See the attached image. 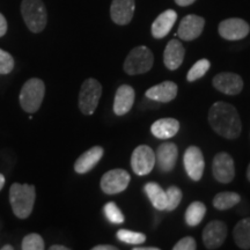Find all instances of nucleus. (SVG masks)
<instances>
[{"label": "nucleus", "mask_w": 250, "mask_h": 250, "mask_svg": "<svg viewBox=\"0 0 250 250\" xmlns=\"http://www.w3.org/2000/svg\"><path fill=\"white\" fill-rule=\"evenodd\" d=\"M211 127L226 139H236L241 134L242 123L236 108L226 102H215L208 111Z\"/></svg>", "instance_id": "1"}, {"label": "nucleus", "mask_w": 250, "mask_h": 250, "mask_svg": "<svg viewBox=\"0 0 250 250\" xmlns=\"http://www.w3.org/2000/svg\"><path fill=\"white\" fill-rule=\"evenodd\" d=\"M36 189L31 184L13 183L9 188V204L17 218L26 219L33 212Z\"/></svg>", "instance_id": "2"}, {"label": "nucleus", "mask_w": 250, "mask_h": 250, "mask_svg": "<svg viewBox=\"0 0 250 250\" xmlns=\"http://www.w3.org/2000/svg\"><path fill=\"white\" fill-rule=\"evenodd\" d=\"M21 14L31 33H42L48 23V12L42 0H22Z\"/></svg>", "instance_id": "3"}, {"label": "nucleus", "mask_w": 250, "mask_h": 250, "mask_svg": "<svg viewBox=\"0 0 250 250\" xmlns=\"http://www.w3.org/2000/svg\"><path fill=\"white\" fill-rule=\"evenodd\" d=\"M45 95V85L39 78H31L24 83L19 95L21 108L28 114H34L42 105Z\"/></svg>", "instance_id": "4"}, {"label": "nucleus", "mask_w": 250, "mask_h": 250, "mask_svg": "<svg viewBox=\"0 0 250 250\" xmlns=\"http://www.w3.org/2000/svg\"><path fill=\"white\" fill-rule=\"evenodd\" d=\"M153 62H154V57L147 46H136L131 50L125 59L124 71L129 76L146 73L152 68Z\"/></svg>", "instance_id": "5"}, {"label": "nucleus", "mask_w": 250, "mask_h": 250, "mask_svg": "<svg viewBox=\"0 0 250 250\" xmlns=\"http://www.w3.org/2000/svg\"><path fill=\"white\" fill-rule=\"evenodd\" d=\"M102 95V86L98 80L89 78L83 81L79 93V109L86 116L93 115Z\"/></svg>", "instance_id": "6"}, {"label": "nucleus", "mask_w": 250, "mask_h": 250, "mask_svg": "<svg viewBox=\"0 0 250 250\" xmlns=\"http://www.w3.org/2000/svg\"><path fill=\"white\" fill-rule=\"evenodd\" d=\"M130 180V174L126 170L112 169L103 175L100 186H101L102 191L107 195H116L126 189Z\"/></svg>", "instance_id": "7"}, {"label": "nucleus", "mask_w": 250, "mask_h": 250, "mask_svg": "<svg viewBox=\"0 0 250 250\" xmlns=\"http://www.w3.org/2000/svg\"><path fill=\"white\" fill-rule=\"evenodd\" d=\"M155 166V153L147 145H140L131 156V167L134 174L144 176L151 173Z\"/></svg>", "instance_id": "8"}, {"label": "nucleus", "mask_w": 250, "mask_h": 250, "mask_svg": "<svg viewBox=\"0 0 250 250\" xmlns=\"http://www.w3.org/2000/svg\"><path fill=\"white\" fill-rule=\"evenodd\" d=\"M212 173L218 182L224 184L232 182L235 177V166L232 156L225 152L218 153L212 164Z\"/></svg>", "instance_id": "9"}, {"label": "nucleus", "mask_w": 250, "mask_h": 250, "mask_svg": "<svg viewBox=\"0 0 250 250\" xmlns=\"http://www.w3.org/2000/svg\"><path fill=\"white\" fill-rule=\"evenodd\" d=\"M219 35L227 41H239L248 36L250 26L242 19L232 18L221 21L218 27Z\"/></svg>", "instance_id": "10"}, {"label": "nucleus", "mask_w": 250, "mask_h": 250, "mask_svg": "<svg viewBox=\"0 0 250 250\" xmlns=\"http://www.w3.org/2000/svg\"><path fill=\"white\" fill-rule=\"evenodd\" d=\"M183 164L190 179L196 181V182L202 179L203 174H204L205 162L201 148H198L197 146L188 147L186 153H184Z\"/></svg>", "instance_id": "11"}, {"label": "nucleus", "mask_w": 250, "mask_h": 250, "mask_svg": "<svg viewBox=\"0 0 250 250\" xmlns=\"http://www.w3.org/2000/svg\"><path fill=\"white\" fill-rule=\"evenodd\" d=\"M227 236V226L223 221L214 220L206 225L203 230V243L206 249H218L223 246Z\"/></svg>", "instance_id": "12"}, {"label": "nucleus", "mask_w": 250, "mask_h": 250, "mask_svg": "<svg viewBox=\"0 0 250 250\" xmlns=\"http://www.w3.org/2000/svg\"><path fill=\"white\" fill-rule=\"evenodd\" d=\"M205 19L196 14H189L181 21L177 35L183 41H193L201 36L204 30Z\"/></svg>", "instance_id": "13"}, {"label": "nucleus", "mask_w": 250, "mask_h": 250, "mask_svg": "<svg viewBox=\"0 0 250 250\" xmlns=\"http://www.w3.org/2000/svg\"><path fill=\"white\" fill-rule=\"evenodd\" d=\"M214 88L219 92L227 94V95H237L242 92L243 89V80L242 78L236 73H230V72H224L219 73L213 78Z\"/></svg>", "instance_id": "14"}, {"label": "nucleus", "mask_w": 250, "mask_h": 250, "mask_svg": "<svg viewBox=\"0 0 250 250\" xmlns=\"http://www.w3.org/2000/svg\"><path fill=\"white\" fill-rule=\"evenodd\" d=\"M179 156V149L174 143H164L159 146L155 153V164L159 169L169 173L175 168Z\"/></svg>", "instance_id": "15"}, {"label": "nucleus", "mask_w": 250, "mask_h": 250, "mask_svg": "<svg viewBox=\"0 0 250 250\" xmlns=\"http://www.w3.org/2000/svg\"><path fill=\"white\" fill-rule=\"evenodd\" d=\"M134 0H112L110 18L118 26H125L132 21L134 14Z\"/></svg>", "instance_id": "16"}, {"label": "nucleus", "mask_w": 250, "mask_h": 250, "mask_svg": "<svg viewBox=\"0 0 250 250\" xmlns=\"http://www.w3.org/2000/svg\"><path fill=\"white\" fill-rule=\"evenodd\" d=\"M179 87L173 81H164L146 90V98L156 102L167 103L176 98Z\"/></svg>", "instance_id": "17"}, {"label": "nucleus", "mask_w": 250, "mask_h": 250, "mask_svg": "<svg viewBox=\"0 0 250 250\" xmlns=\"http://www.w3.org/2000/svg\"><path fill=\"white\" fill-rule=\"evenodd\" d=\"M186 49L182 43L177 40H171L166 45L164 52V62L166 67L170 71L177 70L184 61Z\"/></svg>", "instance_id": "18"}, {"label": "nucleus", "mask_w": 250, "mask_h": 250, "mask_svg": "<svg viewBox=\"0 0 250 250\" xmlns=\"http://www.w3.org/2000/svg\"><path fill=\"white\" fill-rule=\"evenodd\" d=\"M103 154H104V149L101 146H94V147L89 148L88 151L83 152L77 159L76 164H74V170L78 174L88 173V171L92 170L99 164Z\"/></svg>", "instance_id": "19"}, {"label": "nucleus", "mask_w": 250, "mask_h": 250, "mask_svg": "<svg viewBox=\"0 0 250 250\" xmlns=\"http://www.w3.org/2000/svg\"><path fill=\"white\" fill-rule=\"evenodd\" d=\"M177 20V13L174 9H167L162 12L158 18L155 19L152 24L151 31L154 39H164L169 34L171 28L174 27L175 22Z\"/></svg>", "instance_id": "20"}, {"label": "nucleus", "mask_w": 250, "mask_h": 250, "mask_svg": "<svg viewBox=\"0 0 250 250\" xmlns=\"http://www.w3.org/2000/svg\"><path fill=\"white\" fill-rule=\"evenodd\" d=\"M134 103V89L129 85H122L117 89L114 101V112L123 116L131 110Z\"/></svg>", "instance_id": "21"}, {"label": "nucleus", "mask_w": 250, "mask_h": 250, "mask_svg": "<svg viewBox=\"0 0 250 250\" xmlns=\"http://www.w3.org/2000/svg\"><path fill=\"white\" fill-rule=\"evenodd\" d=\"M180 131V122L175 118H161L151 126V132L159 139L173 138Z\"/></svg>", "instance_id": "22"}, {"label": "nucleus", "mask_w": 250, "mask_h": 250, "mask_svg": "<svg viewBox=\"0 0 250 250\" xmlns=\"http://www.w3.org/2000/svg\"><path fill=\"white\" fill-rule=\"evenodd\" d=\"M234 241L240 249H250V218L240 220L233 230Z\"/></svg>", "instance_id": "23"}, {"label": "nucleus", "mask_w": 250, "mask_h": 250, "mask_svg": "<svg viewBox=\"0 0 250 250\" xmlns=\"http://www.w3.org/2000/svg\"><path fill=\"white\" fill-rule=\"evenodd\" d=\"M146 195L151 201L152 205L154 206L156 210L164 211L166 210V190L159 186L158 183L148 182L144 187Z\"/></svg>", "instance_id": "24"}, {"label": "nucleus", "mask_w": 250, "mask_h": 250, "mask_svg": "<svg viewBox=\"0 0 250 250\" xmlns=\"http://www.w3.org/2000/svg\"><path fill=\"white\" fill-rule=\"evenodd\" d=\"M206 214V206L202 202H193L186 211V223L188 226L195 227L202 223Z\"/></svg>", "instance_id": "25"}, {"label": "nucleus", "mask_w": 250, "mask_h": 250, "mask_svg": "<svg viewBox=\"0 0 250 250\" xmlns=\"http://www.w3.org/2000/svg\"><path fill=\"white\" fill-rule=\"evenodd\" d=\"M241 202V197L236 192H220L213 198V206L220 211L229 210Z\"/></svg>", "instance_id": "26"}, {"label": "nucleus", "mask_w": 250, "mask_h": 250, "mask_svg": "<svg viewBox=\"0 0 250 250\" xmlns=\"http://www.w3.org/2000/svg\"><path fill=\"white\" fill-rule=\"evenodd\" d=\"M116 235H117V239L120 240V241L127 243V245L138 246L146 241L145 234L138 233V232H132V230H127V229H120L117 232Z\"/></svg>", "instance_id": "27"}, {"label": "nucleus", "mask_w": 250, "mask_h": 250, "mask_svg": "<svg viewBox=\"0 0 250 250\" xmlns=\"http://www.w3.org/2000/svg\"><path fill=\"white\" fill-rule=\"evenodd\" d=\"M210 66H211V64L208 59H201V61L195 62V65L190 68L189 72H188V74H187L188 81L192 83V81L201 79L202 77L205 76L206 72L208 71Z\"/></svg>", "instance_id": "28"}, {"label": "nucleus", "mask_w": 250, "mask_h": 250, "mask_svg": "<svg viewBox=\"0 0 250 250\" xmlns=\"http://www.w3.org/2000/svg\"><path fill=\"white\" fill-rule=\"evenodd\" d=\"M182 191L180 188L171 186L166 190V211H174L180 205Z\"/></svg>", "instance_id": "29"}, {"label": "nucleus", "mask_w": 250, "mask_h": 250, "mask_svg": "<svg viewBox=\"0 0 250 250\" xmlns=\"http://www.w3.org/2000/svg\"><path fill=\"white\" fill-rule=\"evenodd\" d=\"M103 212H104L105 218L110 221L111 224L115 225H122L125 221L124 214L122 213L118 206L115 204L114 202H109L103 208Z\"/></svg>", "instance_id": "30"}, {"label": "nucleus", "mask_w": 250, "mask_h": 250, "mask_svg": "<svg viewBox=\"0 0 250 250\" xmlns=\"http://www.w3.org/2000/svg\"><path fill=\"white\" fill-rule=\"evenodd\" d=\"M44 240L40 234L31 233L23 237L22 243H21V249L22 250H43L44 249Z\"/></svg>", "instance_id": "31"}, {"label": "nucleus", "mask_w": 250, "mask_h": 250, "mask_svg": "<svg viewBox=\"0 0 250 250\" xmlns=\"http://www.w3.org/2000/svg\"><path fill=\"white\" fill-rule=\"evenodd\" d=\"M14 68V58L5 50L0 49V74L11 73Z\"/></svg>", "instance_id": "32"}, {"label": "nucleus", "mask_w": 250, "mask_h": 250, "mask_svg": "<svg viewBox=\"0 0 250 250\" xmlns=\"http://www.w3.org/2000/svg\"><path fill=\"white\" fill-rule=\"evenodd\" d=\"M196 248L197 243L195 241V239L191 236L183 237L182 240H180V241L173 247L174 250H195Z\"/></svg>", "instance_id": "33"}, {"label": "nucleus", "mask_w": 250, "mask_h": 250, "mask_svg": "<svg viewBox=\"0 0 250 250\" xmlns=\"http://www.w3.org/2000/svg\"><path fill=\"white\" fill-rule=\"evenodd\" d=\"M7 21H6L4 15L0 13V37H2L7 33Z\"/></svg>", "instance_id": "34"}, {"label": "nucleus", "mask_w": 250, "mask_h": 250, "mask_svg": "<svg viewBox=\"0 0 250 250\" xmlns=\"http://www.w3.org/2000/svg\"><path fill=\"white\" fill-rule=\"evenodd\" d=\"M93 250H117L116 247L110 245H99L92 248Z\"/></svg>", "instance_id": "35"}, {"label": "nucleus", "mask_w": 250, "mask_h": 250, "mask_svg": "<svg viewBox=\"0 0 250 250\" xmlns=\"http://www.w3.org/2000/svg\"><path fill=\"white\" fill-rule=\"evenodd\" d=\"M195 1L196 0H175V2L179 6H182V7H187V6L192 5Z\"/></svg>", "instance_id": "36"}, {"label": "nucleus", "mask_w": 250, "mask_h": 250, "mask_svg": "<svg viewBox=\"0 0 250 250\" xmlns=\"http://www.w3.org/2000/svg\"><path fill=\"white\" fill-rule=\"evenodd\" d=\"M50 250H68L67 247L65 246H59V245H55L50 247Z\"/></svg>", "instance_id": "37"}, {"label": "nucleus", "mask_w": 250, "mask_h": 250, "mask_svg": "<svg viewBox=\"0 0 250 250\" xmlns=\"http://www.w3.org/2000/svg\"><path fill=\"white\" fill-rule=\"evenodd\" d=\"M133 250H159V248H155V247H134Z\"/></svg>", "instance_id": "38"}, {"label": "nucleus", "mask_w": 250, "mask_h": 250, "mask_svg": "<svg viewBox=\"0 0 250 250\" xmlns=\"http://www.w3.org/2000/svg\"><path fill=\"white\" fill-rule=\"evenodd\" d=\"M5 186V176L2 174H0V190L2 189Z\"/></svg>", "instance_id": "39"}, {"label": "nucleus", "mask_w": 250, "mask_h": 250, "mask_svg": "<svg viewBox=\"0 0 250 250\" xmlns=\"http://www.w3.org/2000/svg\"><path fill=\"white\" fill-rule=\"evenodd\" d=\"M13 249L14 248L11 245H6L4 247H1V250H13Z\"/></svg>", "instance_id": "40"}, {"label": "nucleus", "mask_w": 250, "mask_h": 250, "mask_svg": "<svg viewBox=\"0 0 250 250\" xmlns=\"http://www.w3.org/2000/svg\"><path fill=\"white\" fill-rule=\"evenodd\" d=\"M247 179H248V181L250 182V164L248 166V169H247Z\"/></svg>", "instance_id": "41"}]
</instances>
